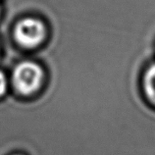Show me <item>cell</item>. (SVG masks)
Here are the masks:
<instances>
[{"instance_id": "cell-2", "label": "cell", "mask_w": 155, "mask_h": 155, "mask_svg": "<svg viewBox=\"0 0 155 155\" xmlns=\"http://www.w3.org/2000/svg\"><path fill=\"white\" fill-rule=\"evenodd\" d=\"M45 27L41 21L35 18L21 20L15 28V38L17 42L26 48H34L43 40Z\"/></svg>"}, {"instance_id": "cell-4", "label": "cell", "mask_w": 155, "mask_h": 155, "mask_svg": "<svg viewBox=\"0 0 155 155\" xmlns=\"http://www.w3.org/2000/svg\"><path fill=\"white\" fill-rule=\"evenodd\" d=\"M7 88V81H6V78L4 76L2 72H0V96L3 95L6 91Z\"/></svg>"}, {"instance_id": "cell-1", "label": "cell", "mask_w": 155, "mask_h": 155, "mask_svg": "<svg viewBox=\"0 0 155 155\" xmlns=\"http://www.w3.org/2000/svg\"><path fill=\"white\" fill-rule=\"evenodd\" d=\"M42 70L38 64L25 61L18 64L13 72V84L22 94H31L40 87Z\"/></svg>"}, {"instance_id": "cell-3", "label": "cell", "mask_w": 155, "mask_h": 155, "mask_svg": "<svg viewBox=\"0 0 155 155\" xmlns=\"http://www.w3.org/2000/svg\"><path fill=\"white\" fill-rule=\"evenodd\" d=\"M143 92L147 99L155 106V64L151 65L143 77Z\"/></svg>"}]
</instances>
